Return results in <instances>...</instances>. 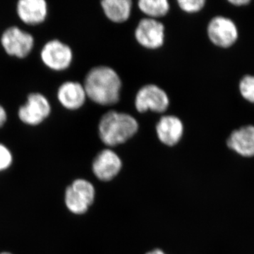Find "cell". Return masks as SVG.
Listing matches in <instances>:
<instances>
[{"instance_id": "cell-1", "label": "cell", "mask_w": 254, "mask_h": 254, "mask_svg": "<svg viewBox=\"0 0 254 254\" xmlns=\"http://www.w3.org/2000/svg\"><path fill=\"white\" fill-rule=\"evenodd\" d=\"M87 98L96 104L113 105L120 100L122 81L118 73L109 66L91 68L83 82Z\"/></svg>"}, {"instance_id": "cell-2", "label": "cell", "mask_w": 254, "mask_h": 254, "mask_svg": "<svg viewBox=\"0 0 254 254\" xmlns=\"http://www.w3.org/2000/svg\"><path fill=\"white\" fill-rule=\"evenodd\" d=\"M139 125L131 115L120 112H108L98 124V133L101 141L108 146L123 144L134 136Z\"/></svg>"}, {"instance_id": "cell-3", "label": "cell", "mask_w": 254, "mask_h": 254, "mask_svg": "<svg viewBox=\"0 0 254 254\" xmlns=\"http://www.w3.org/2000/svg\"><path fill=\"white\" fill-rule=\"evenodd\" d=\"M51 113V104L46 95L33 92L28 95L26 103L19 107L17 115L24 125L36 127L44 123Z\"/></svg>"}, {"instance_id": "cell-4", "label": "cell", "mask_w": 254, "mask_h": 254, "mask_svg": "<svg viewBox=\"0 0 254 254\" xmlns=\"http://www.w3.org/2000/svg\"><path fill=\"white\" fill-rule=\"evenodd\" d=\"M5 53L11 57L23 59L31 54L35 46V38L31 33L13 26L6 28L0 38Z\"/></svg>"}, {"instance_id": "cell-5", "label": "cell", "mask_w": 254, "mask_h": 254, "mask_svg": "<svg viewBox=\"0 0 254 254\" xmlns=\"http://www.w3.org/2000/svg\"><path fill=\"white\" fill-rule=\"evenodd\" d=\"M209 40L215 46L228 48L236 43L239 38V30L231 18L218 15L209 21L207 26Z\"/></svg>"}, {"instance_id": "cell-6", "label": "cell", "mask_w": 254, "mask_h": 254, "mask_svg": "<svg viewBox=\"0 0 254 254\" xmlns=\"http://www.w3.org/2000/svg\"><path fill=\"white\" fill-rule=\"evenodd\" d=\"M73 58L71 48L58 39L47 42L41 51L42 63L46 67L55 71L67 69L72 63Z\"/></svg>"}, {"instance_id": "cell-7", "label": "cell", "mask_w": 254, "mask_h": 254, "mask_svg": "<svg viewBox=\"0 0 254 254\" xmlns=\"http://www.w3.org/2000/svg\"><path fill=\"white\" fill-rule=\"evenodd\" d=\"M95 190L87 180H75L65 192V203L71 213L81 215L86 213L94 200Z\"/></svg>"}, {"instance_id": "cell-8", "label": "cell", "mask_w": 254, "mask_h": 254, "mask_svg": "<svg viewBox=\"0 0 254 254\" xmlns=\"http://www.w3.org/2000/svg\"><path fill=\"white\" fill-rule=\"evenodd\" d=\"M170 105V99L166 92L155 84L145 85L137 92L135 108L140 113L152 111L165 113Z\"/></svg>"}, {"instance_id": "cell-9", "label": "cell", "mask_w": 254, "mask_h": 254, "mask_svg": "<svg viewBox=\"0 0 254 254\" xmlns=\"http://www.w3.org/2000/svg\"><path fill=\"white\" fill-rule=\"evenodd\" d=\"M135 38L143 48L158 49L165 42V26L157 19L143 18L137 25Z\"/></svg>"}, {"instance_id": "cell-10", "label": "cell", "mask_w": 254, "mask_h": 254, "mask_svg": "<svg viewBox=\"0 0 254 254\" xmlns=\"http://www.w3.org/2000/svg\"><path fill=\"white\" fill-rule=\"evenodd\" d=\"M123 162L115 152L110 149L100 151L93 162V172L101 181H110L121 170Z\"/></svg>"}, {"instance_id": "cell-11", "label": "cell", "mask_w": 254, "mask_h": 254, "mask_svg": "<svg viewBox=\"0 0 254 254\" xmlns=\"http://www.w3.org/2000/svg\"><path fill=\"white\" fill-rule=\"evenodd\" d=\"M16 14L28 26L41 24L48 17V2L46 0H19L16 3Z\"/></svg>"}, {"instance_id": "cell-12", "label": "cell", "mask_w": 254, "mask_h": 254, "mask_svg": "<svg viewBox=\"0 0 254 254\" xmlns=\"http://www.w3.org/2000/svg\"><path fill=\"white\" fill-rule=\"evenodd\" d=\"M226 143L230 150L245 158L254 156V125H247L234 130Z\"/></svg>"}, {"instance_id": "cell-13", "label": "cell", "mask_w": 254, "mask_h": 254, "mask_svg": "<svg viewBox=\"0 0 254 254\" xmlns=\"http://www.w3.org/2000/svg\"><path fill=\"white\" fill-rule=\"evenodd\" d=\"M57 98L63 108L73 111L83 106L87 95L83 84L76 81H68L60 85L57 92Z\"/></svg>"}, {"instance_id": "cell-14", "label": "cell", "mask_w": 254, "mask_h": 254, "mask_svg": "<svg viewBox=\"0 0 254 254\" xmlns=\"http://www.w3.org/2000/svg\"><path fill=\"white\" fill-rule=\"evenodd\" d=\"M155 130L161 143L168 146H173L182 139L184 125L182 120L175 115H165L157 123Z\"/></svg>"}, {"instance_id": "cell-15", "label": "cell", "mask_w": 254, "mask_h": 254, "mask_svg": "<svg viewBox=\"0 0 254 254\" xmlns=\"http://www.w3.org/2000/svg\"><path fill=\"white\" fill-rule=\"evenodd\" d=\"M101 6L105 16L115 23H124L131 15V0H103Z\"/></svg>"}, {"instance_id": "cell-16", "label": "cell", "mask_w": 254, "mask_h": 254, "mask_svg": "<svg viewBox=\"0 0 254 254\" xmlns=\"http://www.w3.org/2000/svg\"><path fill=\"white\" fill-rule=\"evenodd\" d=\"M138 6L143 14L150 18L163 17L170 11V3L167 0H140Z\"/></svg>"}, {"instance_id": "cell-17", "label": "cell", "mask_w": 254, "mask_h": 254, "mask_svg": "<svg viewBox=\"0 0 254 254\" xmlns=\"http://www.w3.org/2000/svg\"><path fill=\"white\" fill-rule=\"evenodd\" d=\"M239 90L242 98L254 104V75L247 74L241 78Z\"/></svg>"}, {"instance_id": "cell-18", "label": "cell", "mask_w": 254, "mask_h": 254, "mask_svg": "<svg viewBox=\"0 0 254 254\" xmlns=\"http://www.w3.org/2000/svg\"><path fill=\"white\" fill-rule=\"evenodd\" d=\"M205 0H179V6L182 11L190 14L198 12L205 6Z\"/></svg>"}, {"instance_id": "cell-19", "label": "cell", "mask_w": 254, "mask_h": 254, "mask_svg": "<svg viewBox=\"0 0 254 254\" xmlns=\"http://www.w3.org/2000/svg\"><path fill=\"white\" fill-rule=\"evenodd\" d=\"M12 163V155L9 148L0 143V171L9 168Z\"/></svg>"}, {"instance_id": "cell-20", "label": "cell", "mask_w": 254, "mask_h": 254, "mask_svg": "<svg viewBox=\"0 0 254 254\" xmlns=\"http://www.w3.org/2000/svg\"><path fill=\"white\" fill-rule=\"evenodd\" d=\"M7 119V112L4 106L0 104V128H1L6 124Z\"/></svg>"}, {"instance_id": "cell-21", "label": "cell", "mask_w": 254, "mask_h": 254, "mask_svg": "<svg viewBox=\"0 0 254 254\" xmlns=\"http://www.w3.org/2000/svg\"><path fill=\"white\" fill-rule=\"evenodd\" d=\"M229 2L235 6H240L250 4L251 1L250 0H230Z\"/></svg>"}, {"instance_id": "cell-22", "label": "cell", "mask_w": 254, "mask_h": 254, "mask_svg": "<svg viewBox=\"0 0 254 254\" xmlns=\"http://www.w3.org/2000/svg\"><path fill=\"white\" fill-rule=\"evenodd\" d=\"M146 254H166L163 251L160 250H155L151 251V252H148Z\"/></svg>"}, {"instance_id": "cell-23", "label": "cell", "mask_w": 254, "mask_h": 254, "mask_svg": "<svg viewBox=\"0 0 254 254\" xmlns=\"http://www.w3.org/2000/svg\"><path fill=\"white\" fill-rule=\"evenodd\" d=\"M8 254V253H3V254Z\"/></svg>"}]
</instances>
